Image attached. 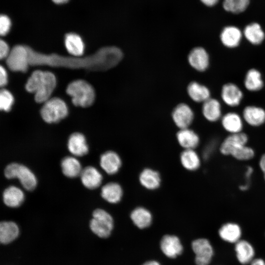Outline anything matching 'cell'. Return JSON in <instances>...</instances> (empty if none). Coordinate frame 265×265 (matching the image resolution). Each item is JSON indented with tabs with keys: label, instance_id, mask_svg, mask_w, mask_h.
I'll list each match as a JSON object with an SVG mask.
<instances>
[{
	"label": "cell",
	"instance_id": "1",
	"mask_svg": "<svg viewBox=\"0 0 265 265\" xmlns=\"http://www.w3.org/2000/svg\"><path fill=\"white\" fill-rule=\"evenodd\" d=\"M55 85V77L52 73L36 70L28 79L25 87L28 92L35 93V101L41 103L49 99Z\"/></svg>",
	"mask_w": 265,
	"mask_h": 265
},
{
	"label": "cell",
	"instance_id": "2",
	"mask_svg": "<svg viewBox=\"0 0 265 265\" xmlns=\"http://www.w3.org/2000/svg\"><path fill=\"white\" fill-rule=\"evenodd\" d=\"M67 93L72 97L73 104L83 107L92 105L95 100V92L92 86L83 80H77L67 86Z\"/></svg>",
	"mask_w": 265,
	"mask_h": 265
},
{
	"label": "cell",
	"instance_id": "3",
	"mask_svg": "<svg viewBox=\"0 0 265 265\" xmlns=\"http://www.w3.org/2000/svg\"><path fill=\"white\" fill-rule=\"evenodd\" d=\"M4 173L7 179L18 178L22 186L26 190H32L36 186L35 176L24 165L17 163H10L5 167Z\"/></svg>",
	"mask_w": 265,
	"mask_h": 265
},
{
	"label": "cell",
	"instance_id": "4",
	"mask_svg": "<svg viewBox=\"0 0 265 265\" xmlns=\"http://www.w3.org/2000/svg\"><path fill=\"white\" fill-rule=\"evenodd\" d=\"M89 226L92 232L98 237L106 238L109 236L113 229V219L107 212L97 209L93 212Z\"/></svg>",
	"mask_w": 265,
	"mask_h": 265
},
{
	"label": "cell",
	"instance_id": "5",
	"mask_svg": "<svg viewBox=\"0 0 265 265\" xmlns=\"http://www.w3.org/2000/svg\"><path fill=\"white\" fill-rule=\"evenodd\" d=\"M40 113L43 119L47 123L59 122L68 114L66 104L58 98L49 99L42 107Z\"/></svg>",
	"mask_w": 265,
	"mask_h": 265
},
{
	"label": "cell",
	"instance_id": "6",
	"mask_svg": "<svg viewBox=\"0 0 265 265\" xmlns=\"http://www.w3.org/2000/svg\"><path fill=\"white\" fill-rule=\"evenodd\" d=\"M6 64L13 71L26 72L29 63V53L27 47L14 46L6 57Z\"/></svg>",
	"mask_w": 265,
	"mask_h": 265
},
{
	"label": "cell",
	"instance_id": "7",
	"mask_svg": "<svg viewBox=\"0 0 265 265\" xmlns=\"http://www.w3.org/2000/svg\"><path fill=\"white\" fill-rule=\"evenodd\" d=\"M197 265H208L213 255V249L210 241L204 238H198L192 242Z\"/></svg>",
	"mask_w": 265,
	"mask_h": 265
},
{
	"label": "cell",
	"instance_id": "8",
	"mask_svg": "<svg viewBox=\"0 0 265 265\" xmlns=\"http://www.w3.org/2000/svg\"><path fill=\"white\" fill-rule=\"evenodd\" d=\"M248 136L242 132L229 134L220 143L219 152L223 156H230L231 153L238 147L248 144Z\"/></svg>",
	"mask_w": 265,
	"mask_h": 265
},
{
	"label": "cell",
	"instance_id": "9",
	"mask_svg": "<svg viewBox=\"0 0 265 265\" xmlns=\"http://www.w3.org/2000/svg\"><path fill=\"white\" fill-rule=\"evenodd\" d=\"M173 121L180 129L187 128L194 119V112L186 104H180L173 109L172 114Z\"/></svg>",
	"mask_w": 265,
	"mask_h": 265
},
{
	"label": "cell",
	"instance_id": "10",
	"mask_svg": "<svg viewBox=\"0 0 265 265\" xmlns=\"http://www.w3.org/2000/svg\"><path fill=\"white\" fill-rule=\"evenodd\" d=\"M189 65L199 72L205 71L209 65V56L206 50L201 47L193 48L188 55Z\"/></svg>",
	"mask_w": 265,
	"mask_h": 265
},
{
	"label": "cell",
	"instance_id": "11",
	"mask_svg": "<svg viewBox=\"0 0 265 265\" xmlns=\"http://www.w3.org/2000/svg\"><path fill=\"white\" fill-rule=\"evenodd\" d=\"M160 245L163 254L171 258H176L180 255L183 250L180 240L174 235L164 236L161 239Z\"/></svg>",
	"mask_w": 265,
	"mask_h": 265
},
{
	"label": "cell",
	"instance_id": "12",
	"mask_svg": "<svg viewBox=\"0 0 265 265\" xmlns=\"http://www.w3.org/2000/svg\"><path fill=\"white\" fill-rule=\"evenodd\" d=\"M221 96L225 104L230 106H236L240 103L243 93L240 88L236 84L227 83L223 85Z\"/></svg>",
	"mask_w": 265,
	"mask_h": 265
},
{
	"label": "cell",
	"instance_id": "13",
	"mask_svg": "<svg viewBox=\"0 0 265 265\" xmlns=\"http://www.w3.org/2000/svg\"><path fill=\"white\" fill-rule=\"evenodd\" d=\"M242 118L250 126L259 127L265 123V110L255 106H247L243 110Z\"/></svg>",
	"mask_w": 265,
	"mask_h": 265
},
{
	"label": "cell",
	"instance_id": "14",
	"mask_svg": "<svg viewBox=\"0 0 265 265\" xmlns=\"http://www.w3.org/2000/svg\"><path fill=\"white\" fill-rule=\"evenodd\" d=\"M100 164L102 168L106 173L113 175L119 171L122 165V161L116 153L109 151L101 155Z\"/></svg>",
	"mask_w": 265,
	"mask_h": 265
},
{
	"label": "cell",
	"instance_id": "15",
	"mask_svg": "<svg viewBox=\"0 0 265 265\" xmlns=\"http://www.w3.org/2000/svg\"><path fill=\"white\" fill-rule=\"evenodd\" d=\"M220 120L222 128L229 134L242 132L244 120L238 113L228 112L222 116Z\"/></svg>",
	"mask_w": 265,
	"mask_h": 265
},
{
	"label": "cell",
	"instance_id": "16",
	"mask_svg": "<svg viewBox=\"0 0 265 265\" xmlns=\"http://www.w3.org/2000/svg\"><path fill=\"white\" fill-rule=\"evenodd\" d=\"M235 250L238 261L242 265L250 264L254 259L255 250L248 241L240 239L235 243Z\"/></svg>",
	"mask_w": 265,
	"mask_h": 265
},
{
	"label": "cell",
	"instance_id": "17",
	"mask_svg": "<svg viewBox=\"0 0 265 265\" xmlns=\"http://www.w3.org/2000/svg\"><path fill=\"white\" fill-rule=\"evenodd\" d=\"M69 152L76 156H82L88 152V146L84 136L80 132L70 135L67 143Z\"/></svg>",
	"mask_w": 265,
	"mask_h": 265
},
{
	"label": "cell",
	"instance_id": "18",
	"mask_svg": "<svg viewBox=\"0 0 265 265\" xmlns=\"http://www.w3.org/2000/svg\"><path fill=\"white\" fill-rule=\"evenodd\" d=\"M83 185L89 189H95L101 184L103 177L94 167L87 166L82 170L80 174Z\"/></svg>",
	"mask_w": 265,
	"mask_h": 265
},
{
	"label": "cell",
	"instance_id": "19",
	"mask_svg": "<svg viewBox=\"0 0 265 265\" xmlns=\"http://www.w3.org/2000/svg\"><path fill=\"white\" fill-rule=\"evenodd\" d=\"M220 38L224 46L234 48L239 45L242 38V33L236 26H227L222 30Z\"/></svg>",
	"mask_w": 265,
	"mask_h": 265
},
{
	"label": "cell",
	"instance_id": "20",
	"mask_svg": "<svg viewBox=\"0 0 265 265\" xmlns=\"http://www.w3.org/2000/svg\"><path fill=\"white\" fill-rule=\"evenodd\" d=\"M242 234L240 226L235 222L223 224L218 230V235L224 241L236 243L240 239Z\"/></svg>",
	"mask_w": 265,
	"mask_h": 265
},
{
	"label": "cell",
	"instance_id": "21",
	"mask_svg": "<svg viewBox=\"0 0 265 265\" xmlns=\"http://www.w3.org/2000/svg\"><path fill=\"white\" fill-rule=\"evenodd\" d=\"M202 114L209 122H216L222 117L221 106L219 102L215 99L210 98L203 104Z\"/></svg>",
	"mask_w": 265,
	"mask_h": 265
},
{
	"label": "cell",
	"instance_id": "22",
	"mask_svg": "<svg viewBox=\"0 0 265 265\" xmlns=\"http://www.w3.org/2000/svg\"><path fill=\"white\" fill-rule=\"evenodd\" d=\"M179 144L186 149H194L200 143V137L194 131L187 128L180 129L177 133Z\"/></svg>",
	"mask_w": 265,
	"mask_h": 265
},
{
	"label": "cell",
	"instance_id": "23",
	"mask_svg": "<svg viewBox=\"0 0 265 265\" xmlns=\"http://www.w3.org/2000/svg\"><path fill=\"white\" fill-rule=\"evenodd\" d=\"M2 198L4 203L8 207L16 208L20 206L24 200V194L19 188L10 186L3 191Z\"/></svg>",
	"mask_w": 265,
	"mask_h": 265
},
{
	"label": "cell",
	"instance_id": "24",
	"mask_svg": "<svg viewBox=\"0 0 265 265\" xmlns=\"http://www.w3.org/2000/svg\"><path fill=\"white\" fill-rule=\"evenodd\" d=\"M19 235L18 225L13 221H2L0 224V241L7 244L14 241Z\"/></svg>",
	"mask_w": 265,
	"mask_h": 265
},
{
	"label": "cell",
	"instance_id": "25",
	"mask_svg": "<svg viewBox=\"0 0 265 265\" xmlns=\"http://www.w3.org/2000/svg\"><path fill=\"white\" fill-rule=\"evenodd\" d=\"M187 92L190 98L195 102L203 103L211 98L209 89L196 81H192L188 85Z\"/></svg>",
	"mask_w": 265,
	"mask_h": 265
},
{
	"label": "cell",
	"instance_id": "26",
	"mask_svg": "<svg viewBox=\"0 0 265 265\" xmlns=\"http://www.w3.org/2000/svg\"><path fill=\"white\" fill-rule=\"evenodd\" d=\"M101 195L105 200L110 203H117L122 199L123 189L118 183H108L102 188Z\"/></svg>",
	"mask_w": 265,
	"mask_h": 265
},
{
	"label": "cell",
	"instance_id": "27",
	"mask_svg": "<svg viewBox=\"0 0 265 265\" xmlns=\"http://www.w3.org/2000/svg\"><path fill=\"white\" fill-rule=\"evenodd\" d=\"M139 180L143 186L150 190L158 188L161 182L159 174L150 168L145 169L141 172Z\"/></svg>",
	"mask_w": 265,
	"mask_h": 265
},
{
	"label": "cell",
	"instance_id": "28",
	"mask_svg": "<svg viewBox=\"0 0 265 265\" xmlns=\"http://www.w3.org/2000/svg\"><path fill=\"white\" fill-rule=\"evenodd\" d=\"M243 34L246 40L254 45L261 44L265 38L264 31L257 23L247 25L244 28Z\"/></svg>",
	"mask_w": 265,
	"mask_h": 265
},
{
	"label": "cell",
	"instance_id": "29",
	"mask_svg": "<svg viewBox=\"0 0 265 265\" xmlns=\"http://www.w3.org/2000/svg\"><path fill=\"white\" fill-rule=\"evenodd\" d=\"M131 218L134 224L140 229L149 227L152 221L151 212L143 207L134 209L131 213Z\"/></svg>",
	"mask_w": 265,
	"mask_h": 265
},
{
	"label": "cell",
	"instance_id": "30",
	"mask_svg": "<svg viewBox=\"0 0 265 265\" xmlns=\"http://www.w3.org/2000/svg\"><path fill=\"white\" fill-rule=\"evenodd\" d=\"M181 162L189 171H195L201 165V159L194 149H186L181 154Z\"/></svg>",
	"mask_w": 265,
	"mask_h": 265
},
{
	"label": "cell",
	"instance_id": "31",
	"mask_svg": "<svg viewBox=\"0 0 265 265\" xmlns=\"http://www.w3.org/2000/svg\"><path fill=\"white\" fill-rule=\"evenodd\" d=\"M65 45L69 53L76 56H80L84 51V44L81 37L74 33L67 34L65 37Z\"/></svg>",
	"mask_w": 265,
	"mask_h": 265
},
{
	"label": "cell",
	"instance_id": "32",
	"mask_svg": "<svg viewBox=\"0 0 265 265\" xmlns=\"http://www.w3.org/2000/svg\"><path fill=\"white\" fill-rule=\"evenodd\" d=\"M61 167L64 175L69 178L78 176L82 171L80 161L73 157L63 158L61 162Z\"/></svg>",
	"mask_w": 265,
	"mask_h": 265
},
{
	"label": "cell",
	"instance_id": "33",
	"mask_svg": "<svg viewBox=\"0 0 265 265\" xmlns=\"http://www.w3.org/2000/svg\"><path fill=\"white\" fill-rule=\"evenodd\" d=\"M244 84L246 89L250 91L261 89L264 86V82L260 71L254 68L248 70L245 77Z\"/></svg>",
	"mask_w": 265,
	"mask_h": 265
},
{
	"label": "cell",
	"instance_id": "34",
	"mask_svg": "<svg viewBox=\"0 0 265 265\" xmlns=\"http://www.w3.org/2000/svg\"><path fill=\"white\" fill-rule=\"evenodd\" d=\"M255 155L254 150L251 147L246 144L234 150L230 156L239 161H248L253 159Z\"/></svg>",
	"mask_w": 265,
	"mask_h": 265
},
{
	"label": "cell",
	"instance_id": "35",
	"mask_svg": "<svg viewBox=\"0 0 265 265\" xmlns=\"http://www.w3.org/2000/svg\"><path fill=\"white\" fill-rule=\"evenodd\" d=\"M249 2L250 0H224L223 6L226 11L237 14L244 11Z\"/></svg>",
	"mask_w": 265,
	"mask_h": 265
},
{
	"label": "cell",
	"instance_id": "36",
	"mask_svg": "<svg viewBox=\"0 0 265 265\" xmlns=\"http://www.w3.org/2000/svg\"><path fill=\"white\" fill-rule=\"evenodd\" d=\"M13 97L11 93L5 89L0 91V109L5 111H9L13 103Z\"/></svg>",
	"mask_w": 265,
	"mask_h": 265
},
{
	"label": "cell",
	"instance_id": "37",
	"mask_svg": "<svg viewBox=\"0 0 265 265\" xmlns=\"http://www.w3.org/2000/svg\"><path fill=\"white\" fill-rule=\"evenodd\" d=\"M11 21L6 15H1L0 17V33L2 36L6 35L10 30Z\"/></svg>",
	"mask_w": 265,
	"mask_h": 265
},
{
	"label": "cell",
	"instance_id": "38",
	"mask_svg": "<svg viewBox=\"0 0 265 265\" xmlns=\"http://www.w3.org/2000/svg\"><path fill=\"white\" fill-rule=\"evenodd\" d=\"M217 147V142L212 141L209 144L205 149L203 156L205 159H208L214 152Z\"/></svg>",
	"mask_w": 265,
	"mask_h": 265
},
{
	"label": "cell",
	"instance_id": "39",
	"mask_svg": "<svg viewBox=\"0 0 265 265\" xmlns=\"http://www.w3.org/2000/svg\"><path fill=\"white\" fill-rule=\"evenodd\" d=\"M9 48L6 43L0 40V58L3 59L7 57L9 54Z\"/></svg>",
	"mask_w": 265,
	"mask_h": 265
},
{
	"label": "cell",
	"instance_id": "40",
	"mask_svg": "<svg viewBox=\"0 0 265 265\" xmlns=\"http://www.w3.org/2000/svg\"><path fill=\"white\" fill-rule=\"evenodd\" d=\"M7 82V76L5 69L2 66L0 67V86H5Z\"/></svg>",
	"mask_w": 265,
	"mask_h": 265
},
{
	"label": "cell",
	"instance_id": "41",
	"mask_svg": "<svg viewBox=\"0 0 265 265\" xmlns=\"http://www.w3.org/2000/svg\"><path fill=\"white\" fill-rule=\"evenodd\" d=\"M259 166L262 173L265 171V153L263 154L260 158Z\"/></svg>",
	"mask_w": 265,
	"mask_h": 265
},
{
	"label": "cell",
	"instance_id": "42",
	"mask_svg": "<svg viewBox=\"0 0 265 265\" xmlns=\"http://www.w3.org/2000/svg\"><path fill=\"white\" fill-rule=\"evenodd\" d=\"M253 172L254 169L252 166H248L246 167L244 175L245 179L247 180V181L250 179Z\"/></svg>",
	"mask_w": 265,
	"mask_h": 265
},
{
	"label": "cell",
	"instance_id": "43",
	"mask_svg": "<svg viewBox=\"0 0 265 265\" xmlns=\"http://www.w3.org/2000/svg\"><path fill=\"white\" fill-rule=\"evenodd\" d=\"M205 5L208 6H212L216 4L218 0H200Z\"/></svg>",
	"mask_w": 265,
	"mask_h": 265
},
{
	"label": "cell",
	"instance_id": "44",
	"mask_svg": "<svg viewBox=\"0 0 265 265\" xmlns=\"http://www.w3.org/2000/svg\"><path fill=\"white\" fill-rule=\"evenodd\" d=\"M250 265H265V262L261 258L254 259L250 263Z\"/></svg>",
	"mask_w": 265,
	"mask_h": 265
},
{
	"label": "cell",
	"instance_id": "45",
	"mask_svg": "<svg viewBox=\"0 0 265 265\" xmlns=\"http://www.w3.org/2000/svg\"><path fill=\"white\" fill-rule=\"evenodd\" d=\"M249 187V185L248 184H244L241 185L239 186V188L240 190L242 191H245L248 190V188Z\"/></svg>",
	"mask_w": 265,
	"mask_h": 265
},
{
	"label": "cell",
	"instance_id": "46",
	"mask_svg": "<svg viewBox=\"0 0 265 265\" xmlns=\"http://www.w3.org/2000/svg\"><path fill=\"white\" fill-rule=\"evenodd\" d=\"M142 265H160V264L155 261H150L145 262L144 264Z\"/></svg>",
	"mask_w": 265,
	"mask_h": 265
},
{
	"label": "cell",
	"instance_id": "47",
	"mask_svg": "<svg viewBox=\"0 0 265 265\" xmlns=\"http://www.w3.org/2000/svg\"><path fill=\"white\" fill-rule=\"evenodd\" d=\"M54 3L57 4H62L68 1V0H52Z\"/></svg>",
	"mask_w": 265,
	"mask_h": 265
},
{
	"label": "cell",
	"instance_id": "48",
	"mask_svg": "<svg viewBox=\"0 0 265 265\" xmlns=\"http://www.w3.org/2000/svg\"><path fill=\"white\" fill-rule=\"evenodd\" d=\"M263 174V176H264V180L265 181V172H264Z\"/></svg>",
	"mask_w": 265,
	"mask_h": 265
}]
</instances>
